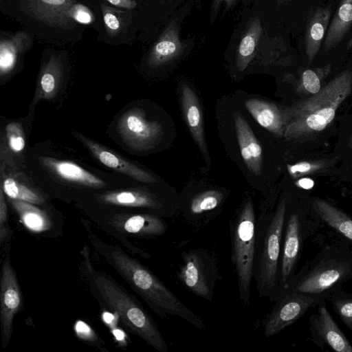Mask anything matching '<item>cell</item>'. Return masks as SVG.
I'll use <instances>...</instances> for the list:
<instances>
[{"label": "cell", "mask_w": 352, "mask_h": 352, "mask_svg": "<svg viewBox=\"0 0 352 352\" xmlns=\"http://www.w3.org/2000/svg\"><path fill=\"white\" fill-rule=\"evenodd\" d=\"M352 91V72L345 70L319 92L291 107L282 108L287 141L303 142L324 131L333 120L337 109Z\"/></svg>", "instance_id": "1"}, {"label": "cell", "mask_w": 352, "mask_h": 352, "mask_svg": "<svg viewBox=\"0 0 352 352\" xmlns=\"http://www.w3.org/2000/svg\"><path fill=\"white\" fill-rule=\"evenodd\" d=\"M287 212V197L274 211L256 217L253 276L259 297L277 301L283 295L279 281L280 243Z\"/></svg>", "instance_id": "2"}, {"label": "cell", "mask_w": 352, "mask_h": 352, "mask_svg": "<svg viewBox=\"0 0 352 352\" xmlns=\"http://www.w3.org/2000/svg\"><path fill=\"white\" fill-rule=\"evenodd\" d=\"M111 256L120 274L160 317L177 316L199 330L206 329L202 319L186 306L149 270L122 250H113Z\"/></svg>", "instance_id": "3"}, {"label": "cell", "mask_w": 352, "mask_h": 352, "mask_svg": "<svg viewBox=\"0 0 352 352\" xmlns=\"http://www.w3.org/2000/svg\"><path fill=\"white\" fill-rule=\"evenodd\" d=\"M256 221L252 199L248 197L229 223L231 261L237 279L239 296L244 307L249 306L251 302Z\"/></svg>", "instance_id": "4"}, {"label": "cell", "mask_w": 352, "mask_h": 352, "mask_svg": "<svg viewBox=\"0 0 352 352\" xmlns=\"http://www.w3.org/2000/svg\"><path fill=\"white\" fill-rule=\"evenodd\" d=\"M105 303L120 317L124 325L159 352H168V345L151 316L133 298L107 276L95 279Z\"/></svg>", "instance_id": "5"}, {"label": "cell", "mask_w": 352, "mask_h": 352, "mask_svg": "<svg viewBox=\"0 0 352 352\" xmlns=\"http://www.w3.org/2000/svg\"><path fill=\"white\" fill-rule=\"evenodd\" d=\"M181 256L182 263L177 272L179 280L193 294L212 302L217 283L222 278L217 254L196 247L183 252Z\"/></svg>", "instance_id": "6"}, {"label": "cell", "mask_w": 352, "mask_h": 352, "mask_svg": "<svg viewBox=\"0 0 352 352\" xmlns=\"http://www.w3.org/2000/svg\"><path fill=\"white\" fill-rule=\"evenodd\" d=\"M118 130L124 142L136 150H147L157 144L164 134L162 125L148 120L140 109H131L118 122Z\"/></svg>", "instance_id": "7"}, {"label": "cell", "mask_w": 352, "mask_h": 352, "mask_svg": "<svg viewBox=\"0 0 352 352\" xmlns=\"http://www.w3.org/2000/svg\"><path fill=\"white\" fill-rule=\"evenodd\" d=\"M315 300L306 294L292 291L276 301L272 310L263 317L261 325L265 338L282 331L300 319L314 304Z\"/></svg>", "instance_id": "8"}, {"label": "cell", "mask_w": 352, "mask_h": 352, "mask_svg": "<svg viewBox=\"0 0 352 352\" xmlns=\"http://www.w3.org/2000/svg\"><path fill=\"white\" fill-rule=\"evenodd\" d=\"M0 292L1 340L6 348L12 333L14 316L22 305L19 285L8 257L4 259L1 267Z\"/></svg>", "instance_id": "9"}, {"label": "cell", "mask_w": 352, "mask_h": 352, "mask_svg": "<svg viewBox=\"0 0 352 352\" xmlns=\"http://www.w3.org/2000/svg\"><path fill=\"white\" fill-rule=\"evenodd\" d=\"M224 199V193L217 190H206L195 194L186 205L182 206L184 223L194 232L206 228L217 217Z\"/></svg>", "instance_id": "10"}, {"label": "cell", "mask_w": 352, "mask_h": 352, "mask_svg": "<svg viewBox=\"0 0 352 352\" xmlns=\"http://www.w3.org/2000/svg\"><path fill=\"white\" fill-rule=\"evenodd\" d=\"M98 199L108 204L152 210L161 217L175 214L155 195L142 189L108 192L99 195Z\"/></svg>", "instance_id": "11"}, {"label": "cell", "mask_w": 352, "mask_h": 352, "mask_svg": "<svg viewBox=\"0 0 352 352\" xmlns=\"http://www.w3.org/2000/svg\"><path fill=\"white\" fill-rule=\"evenodd\" d=\"M109 223L120 232L140 237H155L163 235L168 226L162 217L155 214H117Z\"/></svg>", "instance_id": "12"}, {"label": "cell", "mask_w": 352, "mask_h": 352, "mask_svg": "<svg viewBox=\"0 0 352 352\" xmlns=\"http://www.w3.org/2000/svg\"><path fill=\"white\" fill-rule=\"evenodd\" d=\"M76 0H27L28 13L52 26L69 28L74 25L69 12Z\"/></svg>", "instance_id": "13"}, {"label": "cell", "mask_w": 352, "mask_h": 352, "mask_svg": "<svg viewBox=\"0 0 352 352\" xmlns=\"http://www.w3.org/2000/svg\"><path fill=\"white\" fill-rule=\"evenodd\" d=\"M233 117L243 160L250 172L255 175H259L263 168L262 148L251 127L241 114L234 112Z\"/></svg>", "instance_id": "14"}, {"label": "cell", "mask_w": 352, "mask_h": 352, "mask_svg": "<svg viewBox=\"0 0 352 352\" xmlns=\"http://www.w3.org/2000/svg\"><path fill=\"white\" fill-rule=\"evenodd\" d=\"M300 245V224L296 213L289 215L285 228L284 243L279 270L281 289L287 288L289 280L294 270Z\"/></svg>", "instance_id": "15"}, {"label": "cell", "mask_w": 352, "mask_h": 352, "mask_svg": "<svg viewBox=\"0 0 352 352\" xmlns=\"http://www.w3.org/2000/svg\"><path fill=\"white\" fill-rule=\"evenodd\" d=\"M75 135L87 147L94 157L105 166L142 182H156L155 178L152 175L125 160L122 157L82 135L75 133Z\"/></svg>", "instance_id": "16"}, {"label": "cell", "mask_w": 352, "mask_h": 352, "mask_svg": "<svg viewBox=\"0 0 352 352\" xmlns=\"http://www.w3.org/2000/svg\"><path fill=\"white\" fill-rule=\"evenodd\" d=\"M346 272V266L340 263L321 266L302 278L292 291L302 294L321 293L340 280Z\"/></svg>", "instance_id": "17"}, {"label": "cell", "mask_w": 352, "mask_h": 352, "mask_svg": "<svg viewBox=\"0 0 352 352\" xmlns=\"http://www.w3.org/2000/svg\"><path fill=\"white\" fill-rule=\"evenodd\" d=\"M182 52L177 23L172 21L152 47L148 64L152 67L161 66L180 56Z\"/></svg>", "instance_id": "18"}, {"label": "cell", "mask_w": 352, "mask_h": 352, "mask_svg": "<svg viewBox=\"0 0 352 352\" xmlns=\"http://www.w3.org/2000/svg\"><path fill=\"white\" fill-rule=\"evenodd\" d=\"M245 106L261 126L277 136L284 135L285 122L282 108L272 102L256 98L246 100Z\"/></svg>", "instance_id": "19"}, {"label": "cell", "mask_w": 352, "mask_h": 352, "mask_svg": "<svg viewBox=\"0 0 352 352\" xmlns=\"http://www.w3.org/2000/svg\"><path fill=\"white\" fill-rule=\"evenodd\" d=\"M40 160L45 167L65 180L94 188L106 185L102 179L73 162L46 157H41Z\"/></svg>", "instance_id": "20"}, {"label": "cell", "mask_w": 352, "mask_h": 352, "mask_svg": "<svg viewBox=\"0 0 352 352\" xmlns=\"http://www.w3.org/2000/svg\"><path fill=\"white\" fill-rule=\"evenodd\" d=\"M315 326L320 338L333 350L338 352H352V345L323 304L318 307L315 317Z\"/></svg>", "instance_id": "21"}, {"label": "cell", "mask_w": 352, "mask_h": 352, "mask_svg": "<svg viewBox=\"0 0 352 352\" xmlns=\"http://www.w3.org/2000/svg\"><path fill=\"white\" fill-rule=\"evenodd\" d=\"M182 106L186 122L193 139L202 153L206 155L207 148L199 102L195 92L186 84L182 87Z\"/></svg>", "instance_id": "22"}, {"label": "cell", "mask_w": 352, "mask_h": 352, "mask_svg": "<svg viewBox=\"0 0 352 352\" xmlns=\"http://www.w3.org/2000/svg\"><path fill=\"white\" fill-rule=\"evenodd\" d=\"M331 14L330 7L318 8L307 23L305 41L309 64L315 58L326 36Z\"/></svg>", "instance_id": "23"}, {"label": "cell", "mask_w": 352, "mask_h": 352, "mask_svg": "<svg viewBox=\"0 0 352 352\" xmlns=\"http://www.w3.org/2000/svg\"><path fill=\"white\" fill-rule=\"evenodd\" d=\"M31 45L30 36L25 32L1 37L0 41V75L9 74L15 67L19 57Z\"/></svg>", "instance_id": "24"}, {"label": "cell", "mask_w": 352, "mask_h": 352, "mask_svg": "<svg viewBox=\"0 0 352 352\" xmlns=\"http://www.w3.org/2000/svg\"><path fill=\"white\" fill-rule=\"evenodd\" d=\"M352 25V0H341L325 36L323 50L329 51L341 43Z\"/></svg>", "instance_id": "25"}, {"label": "cell", "mask_w": 352, "mask_h": 352, "mask_svg": "<svg viewBox=\"0 0 352 352\" xmlns=\"http://www.w3.org/2000/svg\"><path fill=\"white\" fill-rule=\"evenodd\" d=\"M312 206L325 223L352 241V219L347 214L322 199H315Z\"/></svg>", "instance_id": "26"}, {"label": "cell", "mask_w": 352, "mask_h": 352, "mask_svg": "<svg viewBox=\"0 0 352 352\" xmlns=\"http://www.w3.org/2000/svg\"><path fill=\"white\" fill-rule=\"evenodd\" d=\"M261 33V21L258 18H254L249 23L237 50L236 66L239 71L245 69L254 58Z\"/></svg>", "instance_id": "27"}, {"label": "cell", "mask_w": 352, "mask_h": 352, "mask_svg": "<svg viewBox=\"0 0 352 352\" xmlns=\"http://www.w3.org/2000/svg\"><path fill=\"white\" fill-rule=\"evenodd\" d=\"M10 202L27 228L34 232L50 229L51 223L48 217L33 204L12 199H10Z\"/></svg>", "instance_id": "28"}, {"label": "cell", "mask_w": 352, "mask_h": 352, "mask_svg": "<svg viewBox=\"0 0 352 352\" xmlns=\"http://www.w3.org/2000/svg\"><path fill=\"white\" fill-rule=\"evenodd\" d=\"M61 75L60 63L56 57H51L41 74L38 98H51L56 94Z\"/></svg>", "instance_id": "29"}, {"label": "cell", "mask_w": 352, "mask_h": 352, "mask_svg": "<svg viewBox=\"0 0 352 352\" xmlns=\"http://www.w3.org/2000/svg\"><path fill=\"white\" fill-rule=\"evenodd\" d=\"M331 70L330 64L304 70L298 83V93L304 96H311L319 92L322 89V80L327 78Z\"/></svg>", "instance_id": "30"}, {"label": "cell", "mask_w": 352, "mask_h": 352, "mask_svg": "<svg viewBox=\"0 0 352 352\" xmlns=\"http://www.w3.org/2000/svg\"><path fill=\"white\" fill-rule=\"evenodd\" d=\"M1 184L4 193L10 199L24 201L33 204H41L44 202L43 197L39 193L13 178H6Z\"/></svg>", "instance_id": "31"}, {"label": "cell", "mask_w": 352, "mask_h": 352, "mask_svg": "<svg viewBox=\"0 0 352 352\" xmlns=\"http://www.w3.org/2000/svg\"><path fill=\"white\" fill-rule=\"evenodd\" d=\"M330 161L326 160L302 161L294 164H287V169L292 179H298L307 175L323 172L330 166Z\"/></svg>", "instance_id": "32"}, {"label": "cell", "mask_w": 352, "mask_h": 352, "mask_svg": "<svg viewBox=\"0 0 352 352\" xmlns=\"http://www.w3.org/2000/svg\"><path fill=\"white\" fill-rule=\"evenodd\" d=\"M104 24L109 36H118L125 25V12L118 9L102 5Z\"/></svg>", "instance_id": "33"}, {"label": "cell", "mask_w": 352, "mask_h": 352, "mask_svg": "<svg viewBox=\"0 0 352 352\" xmlns=\"http://www.w3.org/2000/svg\"><path fill=\"white\" fill-rule=\"evenodd\" d=\"M6 138L10 149L15 152H21L25 147L24 134L19 123L12 122L6 127Z\"/></svg>", "instance_id": "34"}, {"label": "cell", "mask_w": 352, "mask_h": 352, "mask_svg": "<svg viewBox=\"0 0 352 352\" xmlns=\"http://www.w3.org/2000/svg\"><path fill=\"white\" fill-rule=\"evenodd\" d=\"M333 303L340 318L352 330V298L337 299Z\"/></svg>", "instance_id": "35"}, {"label": "cell", "mask_w": 352, "mask_h": 352, "mask_svg": "<svg viewBox=\"0 0 352 352\" xmlns=\"http://www.w3.org/2000/svg\"><path fill=\"white\" fill-rule=\"evenodd\" d=\"M71 18L79 23L90 24L94 21V15L91 10L80 3L74 4L70 12Z\"/></svg>", "instance_id": "36"}, {"label": "cell", "mask_w": 352, "mask_h": 352, "mask_svg": "<svg viewBox=\"0 0 352 352\" xmlns=\"http://www.w3.org/2000/svg\"><path fill=\"white\" fill-rule=\"evenodd\" d=\"M4 192L1 187L0 190V227L4 226L7 221V206L4 198Z\"/></svg>", "instance_id": "37"}, {"label": "cell", "mask_w": 352, "mask_h": 352, "mask_svg": "<svg viewBox=\"0 0 352 352\" xmlns=\"http://www.w3.org/2000/svg\"><path fill=\"white\" fill-rule=\"evenodd\" d=\"M76 331L79 336H81L84 338L89 339L90 338H93V331L89 328V327L83 322H78L76 324Z\"/></svg>", "instance_id": "38"}, {"label": "cell", "mask_w": 352, "mask_h": 352, "mask_svg": "<svg viewBox=\"0 0 352 352\" xmlns=\"http://www.w3.org/2000/svg\"><path fill=\"white\" fill-rule=\"evenodd\" d=\"M111 5L118 8L127 10H132L137 6V3L134 0H107Z\"/></svg>", "instance_id": "39"}, {"label": "cell", "mask_w": 352, "mask_h": 352, "mask_svg": "<svg viewBox=\"0 0 352 352\" xmlns=\"http://www.w3.org/2000/svg\"><path fill=\"white\" fill-rule=\"evenodd\" d=\"M296 186L302 189H311L314 186V182L311 178L302 177L295 182Z\"/></svg>", "instance_id": "40"}, {"label": "cell", "mask_w": 352, "mask_h": 352, "mask_svg": "<svg viewBox=\"0 0 352 352\" xmlns=\"http://www.w3.org/2000/svg\"><path fill=\"white\" fill-rule=\"evenodd\" d=\"M234 1L235 0H213L211 8V16L218 11L222 3H224L227 8H230L234 3Z\"/></svg>", "instance_id": "41"}, {"label": "cell", "mask_w": 352, "mask_h": 352, "mask_svg": "<svg viewBox=\"0 0 352 352\" xmlns=\"http://www.w3.org/2000/svg\"><path fill=\"white\" fill-rule=\"evenodd\" d=\"M346 47H347V49H350L352 47V38L348 42Z\"/></svg>", "instance_id": "42"}, {"label": "cell", "mask_w": 352, "mask_h": 352, "mask_svg": "<svg viewBox=\"0 0 352 352\" xmlns=\"http://www.w3.org/2000/svg\"><path fill=\"white\" fill-rule=\"evenodd\" d=\"M350 145H351V148H352V138H351V140H350Z\"/></svg>", "instance_id": "43"}]
</instances>
